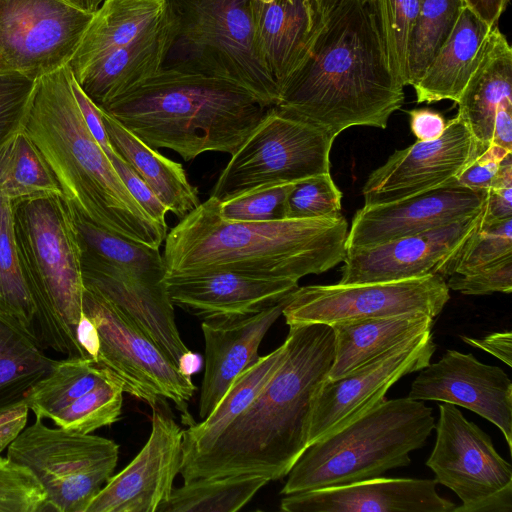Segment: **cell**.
I'll return each instance as SVG.
<instances>
[{"label":"cell","instance_id":"1","mask_svg":"<svg viewBox=\"0 0 512 512\" xmlns=\"http://www.w3.org/2000/svg\"><path fill=\"white\" fill-rule=\"evenodd\" d=\"M278 369L207 448L182 458L184 482L200 478L257 475L279 480L308 447L317 390L334 356L330 325H290Z\"/></svg>","mask_w":512,"mask_h":512},{"label":"cell","instance_id":"2","mask_svg":"<svg viewBox=\"0 0 512 512\" xmlns=\"http://www.w3.org/2000/svg\"><path fill=\"white\" fill-rule=\"evenodd\" d=\"M403 102L404 85L365 0H345L325 19L275 107L336 138L352 126L386 128Z\"/></svg>","mask_w":512,"mask_h":512},{"label":"cell","instance_id":"3","mask_svg":"<svg viewBox=\"0 0 512 512\" xmlns=\"http://www.w3.org/2000/svg\"><path fill=\"white\" fill-rule=\"evenodd\" d=\"M348 223L342 214L263 222L221 217L209 197L167 233L166 275L225 270L299 281L321 274L346 255Z\"/></svg>","mask_w":512,"mask_h":512},{"label":"cell","instance_id":"4","mask_svg":"<svg viewBox=\"0 0 512 512\" xmlns=\"http://www.w3.org/2000/svg\"><path fill=\"white\" fill-rule=\"evenodd\" d=\"M72 79L66 65L36 80L24 132L45 159L67 203L101 227L159 249L167 228L138 204L90 133Z\"/></svg>","mask_w":512,"mask_h":512},{"label":"cell","instance_id":"5","mask_svg":"<svg viewBox=\"0 0 512 512\" xmlns=\"http://www.w3.org/2000/svg\"><path fill=\"white\" fill-rule=\"evenodd\" d=\"M101 109L147 145L190 161L210 151L233 154L268 107L230 81L162 67Z\"/></svg>","mask_w":512,"mask_h":512},{"label":"cell","instance_id":"6","mask_svg":"<svg viewBox=\"0 0 512 512\" xmlns=\"http://www.w3.org/2000/svg\"><path fill=\"white\" fill-rule=\"evenodd\" d=\"M12 224L41 346L66 357L87 358L76 337L85 286L68 203L62 195L14 202Z\"/></svg>","mask_w":512,"mask_h":512},{"label":"cell","instance_id":"7","mask_svg":"<svg viewBox=\"0 0 512 512\" xmlns=\"http://www.w3.org/2000/svg\"><path fill=\"white\" fill-rule=\"evenodd\" d=\"M435 420L432 408L408 397L383 400L346 426L309 445L288 473L284 495L380 477L410 464Z\"/></svg>","mask_w":512,"mask_h":512},{"label":"cell","instance_id":"8","mask_svg":"<svg viewBox=\"0 0 512 512\" xmlns=\"http://www.w3.org/2000/svg\"><path fill=\"white\" fill-rule=\"evenodd\" d=\"M172 41L163 67L230 81L266 107L279 98L260 53L251 0H167Z\"/></svg>","mask_w":512,"mask_h":512},{"label":"cell","instance_id":"9","mask_svg":"<svg viewBox=\"0 0 512 512\" xmlns=\"http://www.w3.org/2000/svg\"><path fill=\"white\" fill-rule=\"evenodd\" d=\"M118 451L110 439L51 428L36 418L8 446L6 457L33 474L46 494L47 511L86 512L112 477Z\"/></svg>","mask_w":512,"mask_h":512},{"label":"cell","instance_id":"10","mask_svg":"<svg viewBox=\"0 0 512 512\" xmlns=\"http://www.w3.org/2000/svg\"><path fill=\"white\" fill-rule=\"evenodd\" d=\"M334 139L322 128L269 107L231 154L210 196L223 201L260 186L328 173Z\"/></svg>","mask_w":512,"mask_h":512},{"label":"cell","instance_id":"11","mask_svg":"<svg viewBox=\"0 0 512 512\" xmlns=\"http://www.w3.org/2000/svg\"><path fill=\"white\" fill-rule=\"evenodd\" d=\"M83 311L99 334L95 363L109 370L125 393L152 407L172 401L183 421H193L188 411L196 387L182 375L167 354L132 320L99 292L84 288Z\"/></svg>","mask_w":512,"mask_h":512},{"label":"cell","instance_id":"12","mask_svg":"<svg viewBox=\"0 0 512 512\" xmlns=\"http://www.w3.org/2000/svg\"><path fill=\"white\" fill-rule=\"evenodd\" d=\"M426 465L461 500L453 512H512V466L456 405L442 402Z\"/></svg>","mask_w":512,"mask_h":512},{"label":"cell","instance_id":"13","mask_svg":"<svg viewBox=\"0 0 512 512\" xmlns=\"http://www.w3.org/2000/svg\"><path fill=\"white\" fill-rule=\"evenodd\" d=\"M450 298L438 274L390 282L298 287L282 315L286 324L339 322L424 313L436 317Z\"/></svg>","mask_w":512,"mask_h":512},{"label":"cell","instance_id":"14","mask_svg":"<svg viewBox=\"0 0 512 512\" xmlns=\"http://www.w3.org/2000/svg\"><path fill=\"white\" fill-rule=\"evenodd\" d=\"M93 14L65 0H0V73L37 80L68 65Z\"/></svg>","mask_w":512,"mask_h":512},{"label":"cell","instance_id":"15","mask_svg":"<svg viewBox=\"0 0 512 512\" xmlns=\"http://www.w3.org/2000/svg\"><path fill=\"white\" fill-rule=\"evenodd\" d=\"M435 349L431 330L426 331L343 377L326 379L314 397L308 446L382 402L400 378L426 367Z\"/></svg>","mask_w":512,"mask_h":512},{"label":"cell","instance_id":"16","mask_svg":"<svg viewBox=\"0 0 512 512\" xmlns=\"http://www.w3.org/2000/svg\"><path fill=\"white\" fill-rule=\"evenodd\" d=\"M479 155L477 141L456 115L439 138L397 150L373 170L362 188L364 205L403 200L455 182Z\"/></svg>","mask_w":512,"mask_h":512},{"label":"cell","instance_id":"17","mask_svg":"<svg viewBox=\"0 0 512 512\" xmlns=\"http://www.w3.org/2000/svg\"><path fill=\"white\" fill-rule=\"evenodd\" d=\"M151 423L140 452L112 475L86 512H156L168 500L181 469L183 430L163 406L152 407Z\"/></svg>","mask_w":512,"mask_h":512},{"label":"cell","instance_id":"18","mask_svg":"<svg viewBox=\"0 0 512 512\" xmlns=\"http://www.w3.org/2000/svg\"><path fill=\"white\" fill-rule=\"evenodd\" d=\"M486 195L487 191L472 190L455 181L403 200L364 205L353 217L346 251L468 219L481 212Z\"/></svg>","mask_w":512,"mask_h":512},{"label":"cell","instance_id":"19","mask_svg":"<svg viewBox=\"0 0 512 512\" xmlns=\"http://www.w3.org/2000/svg\"><path fill=\"white\" fill-rule=\"evenodd\" d=\"M407 397L471 410L497 426L512 448V382L501 368L471 353L447 350L439 361L421 369Z\"/></svg>","mask_w":512,"mask_h":512},{"label":"cell","instance_id":"20","mask_svg":"<svg viewBox=\"0 0 512 512\" xmlns=\"http://www.w3.org/2000/svg\"><path fill=\"white\" fill-rule=\"evenodd\" d=\"M481 212L425 232L346 251L338 283L390 282L437 274L446 257L476 228Z\"/></svg>","mask_w":512,"mask_h":512},{"label":"cell","instance_id":"21","mask_svg":"<svg viewBox=\"0 0 512 512\" xmlns=\"http://www.w3.org/2000/svg\"><path fill=\"white\" fill-rule=\"evenodd\" d=\"M287 298L256 312L205 317V372L199 398V417L205 419L235 379L258 359V348L270 327L282 315Z\"/></svg>","mask_w":512,"mask_h":512},{"label":"cell","instance_id":"22","mask_svg":"<svg viewBox=\"0 0 512 512\" xmlns=\"http://www.w3.org/2000/svg\"><path fill=\"white\" fill-rule=\"evenodd\" d=\"M435 479L376 477L345 485L288 494L286 512H453Z\"/></svg>","mask_w":512,"mask_h":512},{"label":"cell","instance_id":"23","mask_svg":"<svg viewBox=\"0 0 512 512\" xmlns=\"http://www.w3.org/2000/svg\"><path fill=\"white\" fill-rule=\"evenodd\" d=\"M84 286L111 301L175 363L189 349L175 321L174 305L164 282L134 274L81 254Z\"/></svg>","mask_w":512,"mask_h":512},{"label":"cell","instance_id":"24","mask_svg":"<svg viewBox=\"0 0 512 512\" xmlns=\"http://www.w3.org/2000/svg\"><path fill=\"white\" fill-rule=\"evenodd\" d=\"M164 283L173 305L203 318L256 312L287 298L299 287L292 279L225 270L166 275Z\"/></svg>","mask_w":512,"mask_h":512},{"label":"cell","instance_id":"25","mask_svg":"<svg viewBox=\"0 0 512 512\" xmlns=\"http://www.w3.org/2000/svg\"><path fill=\"white\" fill-rule=\"evenodd\" d=\"M257 44L278 90L301 66L324 21L310 0H251Z\"/></svg>","mask_w":512,"mask_h":512},{"label":"cell","instance_id":"26","mask_svg":"<svg viewBox=\"0 0 512 512\" xmlns=\"http://www.w3.org/2000/svg\"><path fill=\"white\" fill-rule=\"evenodd\" d=\"M171 41L172 25L166 10L156 27L103 56L76 81L103 108L156 74L163 67Z\"/></svg>","mask_w":512,"mask_h":512},{"label":"cell","instance_id":"27","mask_svg":"<svg viewBox=\"0 0 512 512\" xmlns=\"http://www.w3.org/2000/svg\"><path fill=\"white\" fill-rule=\"evenodd\" d=\"M512 103V48L498 25L485 41L478 65L456 104L478 143L480 155L489 147L497 108Z\"/></svg>","mask_w":512,"mask_h":512},{"label":"cell","instance_id":"28","mask_svg":"<svg viewBox=\"0 0 512 512\" xmlns=\"http://www.w3.org/2000/svg\"><path fill=\"white\" fill-rule=\"evenodd\" d=\"M492 28L464 4L452 32L413 86L417 102L456 103L478 65Z\"/></svg>","mask_w":512,"mask_h":512},{"label":"cell","instance_id":"29","mask_svg":"<svg viewBox=\"0 0 512 512\" xmlns=\"http://www.w3.org/2000/svg\"><path fill=\"white\" fill-rule=\"evenodd\" d=\"M167 0H104L68 66L75 79L106 54L135 41L164 18Z\"/></svg>","mask_w":512,"mask_h":512},{"label":"cell","instance_id":"30","mask_svg":"<svg viewBox=\"0 0 512 512\" xmlns=\"http://www.w3.org/2000/svg\"><path fill=\"white\" fill-rule=\"evenodd\" d=\"M433 319L424 313H406L330 325L334 356L327 379L343 377L405 340L430 331Z\"/></svg>","mask_w":512,"mask_h":512},{"label":"cell","instance_id":"31","mask_svg":"<svg viewBox=\"0 0 512 512\" xmlns=\"http://www.w3.org/2000/svg\"><path fill=\"white\" fill-rule=\"evenodd\" d=\"M102 112L114 151L131 165L169 212L182 219L200 204L197 188L191 185L180 163L164 157L111 115Z\"/></svg>","mask_w":512,"mask_h":512},{"label":"cell","instance_id":"32","mask_svg":"<svg viewBox=\"0 0 512 512\" xmlns=\"http://www.w3.org/2000/svg\"><path fill=\"white\" fill-rule=\"evenodd\" d=\"M57 360L16 319L0 310V413L24 403L31 386Z\"/></svg>","mask_w":512,"mask_h":512},{"label":"cell","instance_id":"33","mask_svg":"<svg viewBox=\"0 0 512 512\" xmlns=\"http://www.w3.org/2000/svg\"><path fill=\"white\" fill-rule=\"evenodd\" d=\"M284 343L244 370L233 382L215 409L202 422L188 423L183 430L182 458L199 452L209 445L221 432L255 399L275 371L284 356Z\"/></svg>","mask_w":512,"mask_h":512},{"label":"cell","instance_id":"34","mask_svg":"<svg viewBox=\"0 0 512 512\" xmlns=\"http://www.w3.org/2000/svg\"><path fill=\"white\" fill-rule=\"evenodd\" d=\"M68 205L82 255L153 281L164 282L166 267L159 249L113 233L84 217L69 203Z\"/></svg>","mask_w":512,"mask_h":512},{"label":"cell","instance_id":"35","mask_svg":"<svg viewBox=\"0 0 512 512\" xmlns=\"http://www.w3.org/2000/svg\"><path fill=\"white\" fill-rule=\"evenodd\" d=\"M111 372L90 358L66 357L28 390L24 403L35 418L51 420L59 411L79 399Z\"/></svg>","mask_w":512,"mask_h":512},{"label":"cell","instance_id":"36","mask_svg":"<svg viewBox=\"0 0 512 512\" xmlns=\"http://www.w3.org/2000/svg\"><path fill=\"white\" fill-rule=\"evenodd\" d=\"M0 192L11 203L48 195L63 196L51 169L24 130L0 148Z\"/></svg>","mask_w":512,"mask_h":512},{"label":"cell","instance_id":"37","mask_svg":"<svg viewBox=\"0 0 512 512\" xmlns=\"http://www.w3.org/2000/svg\"><path fill=\"white\" fill-rule=\"evenodd\" d=\"M268 482L249 474L194 479L173 488L156 512H236Z\"/></svg>","mask_w":512,"mask_h":512},{"label":"cell","instance_id":"38","mask_svg":"<svg viewBox=\"0 0 512 512\" xmlns=\"http://www.w3.org/2000/svg\"><path fill=\"white\" fill-rule=\"evenodd\" d=\"M464 0H419L407 50V85L421 79L452 32Z\"/></svg>","mask_w":512,"mask_h":512},{"label":"cell","instance_id":"39","mask_svg":"<svg viewBox=\"0 0 512 512\" xmlns=\"http://www.w3.org/2000/svg\"><path fill=\"white\" fill-rule=\"evenodd\" d=\"M512 257V218L480 221L471 234L440 265L437 274H470Z\"/></svg>","mask_w":512,"mask_h":512},{"label":"cell","instance_id":"40","mask_svg":"<svg viewBox=\"0 0 512 512\" xmlns=\"http://www.w3.org/2000/svg\"><path fill=\"white\" fill-rule=\"evenodd\" d=\"M0 310L16 319L38 339L36 310L22 273L14 238L11 202L5 209L0 236Z\"/></svg>","mask_w":512,"mask_h":512},{"label":"cell","instance_id":"41","mask_svg":"<svg viewBox=\"0 0 512 512\" xmlns=\"http://www.w3.org/2000/svg\"><path fill=\"white\" fill-rule=\"evenodd\" d=\"M379 31L388 65L407 86V50L419 0H365Z\"/></svg>","mask_w":512,"mask_h":512},{"label":"cell","instance_id":"42","mask_svg":"<svg viewBox=\"0 0 512 512\" xmlns=\"http://www.w3.org/2000/svg\"><path fill=\"white\" fill-rule=\"evenodd\" d=\"M123 386L112 373L91 391L59 411L51 421L58 427L88 434L116 422L121 414Z\"/></svg>","mask_w":512,"mask_h":512},{"label":"cell","instance_id":"43","mask_svg":"<svg viewBox=\"0 0 512 512\" xmlns=\"http://www.w3.org/2000/svg\"><path fill=\"white\" fill-rule=\"evenodd\" d=\"M295 183L264 185L218 201L219 214L231 221L263 222L285 219L286 199Z\"/></svg>","mask_w":512,"mask_h":512},{"label":"cell","instance_id":"44","mask_svg":"<svg viewBox=\"0 0 512 512\" xmlns=\"http://www.w3.org/2000/svg\"><path fill=\"white\" fill-rule=\"evenodd\" d=\"M342 196L330 172L302 179L287 196L285 219H310L339 213Z\"/></svg>","mask_w":512,"mask_h":512},{"label":"cell","instance_id":"45","mask_svg":"<svg viewBox=\"0 0 512 512\" xmlns=\"http://www.w3.org/2000/svg\"><path fill=\"white\" fill-rule=\"evenodd\" d=\"M47 511L46 494L26 468L0 456V512Z\"/></svg>","mask_w":512,"mask_h":512},{"label":"cell","instance_id":"46","mask_svg":"<svg viewBox=\"0 0 512 512\" xmlns=\"http://www.w3.org/2000/svg\"><path fill=\"white\" fill-rule=\"evenodd\" d=\"M36 80L14 73H0V148L24 130Z\"/></svg>","mask_w":512,"mask_h":512},{"label":"cell","instance_id":"47","mask_svg":"<svg viewBox=\"0 0 512 512\" xmlns=\"http://www.w3.org/2000/svg\"><path fill=\"white\" fill-rule=\"evenodd\" d=\"M446 284L449 289L466 295L511 293L512 257L470 274L451 275Z\"/></svg>","mask_w":512,"mask_h":512},{"label":"cell","instance_id":"48","mask_svg":"<svg viewBox=\"0 0 512 512\" xmlns=\"http://www.w3.org/2000/svg\"><path fill=\"white\" fill-rule=\"evenodd\" d=\"M107 156L118 176L138 204L155 222L168 228L166 215L169 210L148 184L131 165L123 160L115 151L107 154Z\"/></svg>","mask_w":512,"mask_h":512},{"label":"cell","instance_id":"49","mask_svg":"<svg viewBox=\"0 0 512 512\" xmlns=\"http://www.w3.org/2000/svg\"><path fill=\"white\" fill-rule=\"evenodd\" d=\"M512 153L490 144L489 147L470 163L458 176V184L476 191L489 190L496 178L501 160Z\"/></svg>","mask_w":512,"mask_h":512},{"label":"cell","instance_id":"50","mask_svg":"<svg viewBox=\"0 0 512 512\" xmlns=\"http://www.w3.org/2000/svg\"><path fill=\"white\" fill-rule=\"evenodd\" d=\"M72 89L90 133L106 155L113 152L114 149L105 128L102 109L83 92L74 76L72 79Z\"/></svg>","mask_w":512,"mask_h":512},{"label":"cell","instance_id":"51","mask_svg":"<svg viewBox=\"0 0 512 512\" xmlns=\"http://www.w3.org/2000/svg\"><path fill=\"white\" fill-rule=\"evenodd\" d=\"M410 128L419 141L439 138L446 127L444 117L431 109L421 108L408 111Z\"/></svg>","mask_w":512,"mask_h":512},{"label":"cell","instance_id":"52","mask_svg":"<svg viewBox=\"0 0 512 512\" xmlns=\"http://www.w3.org/2000/svg\"><path fill=\"white\" fill-rule=\"evenodd\" d=\"M512 218V186L487 190L481 221L485 223Z\"/></svg>","mask_w":512,"mask_h":512},{"label":"cell","instance_id":"53","mask_svg":"<svg viewBox=\"0 0 512 512\" xmlns=\"http://www.w3.org/2000/svg\"><path fill=\"white\" fill-rule=\"evenodd\" d=\"M468 345L482 349L498 358L500 361L512 366V333L495 332L483 338L461 337Z\"/></svg>","mask_w":512,"mask_h":512},{"label":"cell","instance_id":"54","mask_svg":"<svg viewBox=\"0 0 512 512\" xmlns=\"http://www.w3.org/2000/svg\"><path fill=\"white\" fill-rule=\"evenodd\" d=\"M29 408L25 403L0 413V454L25 428Z\"/></svg>","mask_w":512,"mask_h":512},{"label":"cell","instance_id":"55","mask_svg":"<svg viewBox=\"0 0 512 512\" xmlns=\"http://www.w3.org/2000/svg\"><path fill=\"white\" fill-rule=\"evenodd\" d=\"M491 144L512 152V103L501 104L495 113Z\"/></svg>","mask_w":512,"mask_h":512},{"label":"cell","instance_id":"56","mask_svg":"<svg viewBox=\"0 0 512 512\" xmlns=\"http://www.w3.org/2000/svg\"><path fill=\"white\" fill-rule=\"evenodd\" d=\"M76 337L85 356L95 362L100 346L99 334L94 322L84 311L77 325Z\"/></svg>","mask_w":512,"mask_h":512},{"label":"cell","instance_id":"57","mask_svg":"<svg viewBox=\"0 0 512 512\" xmlns=\"http://www.w3.org/2000/svg\"><path fill=\"white\" fill-rule=\"evenodd\" d=\"M508 3L509 0H464V4L490 27L498 24Z\"/></svg>","mask_w":512,"mask_h":512},{"label":"cell","instance_id":"58","mask_svg":"<svg viewBox=\"0 0 512 512\" xmlns=\"http://www.w3.org/2000/svg\"><path fill=\"white\" fill-rule=\"evenodd\" d=\"M203 360L200 354L188 350L178 360V371L186 376L191 377L202 368Z\"/></svg>","mask_w":512,"mask_h":512},{"label":"cell","instance_id":"59","mask_svg":"<svg viewBox=\"0 0 512 512\" xmlns=\"http://www.w3.org/2000/svg\"><path fill=\"white\" fill-rule=\"evenodd\" d=\"M317 10L320 17L325 21L333 10L341 5L345 0H310Z\"/></svg>","mask_w":512,"mask_h":512},{"label":"cell","instance_id":"60","mask_svg":"<svg viewBox=\"0 0 512 512\" xmlns=\"http://www.w3.org/2000/svg\"><path fill=\"white\" fill-rule=\"evenodd\" d=\"M68 3L74 5L75 7L94 13L98 10L104 0H65Z\"/></svg>","mask_w":512,"mask_h":512},{"label":"cell","instance_id":"61","mask_svg":"<svg viewBox=\"0 0 512 512\" xmlns=\"http://www.w3.org/2000/svg\"><path fill=\"white\" fill-rule=\"evenodd\" d=\"M9 203H10V201L6 197H4L3 194L0 192V236H1L2 227H3V217H4L5 209Z\"/></svg>","mask_w":512,"mask_h":512}]
</instances>
